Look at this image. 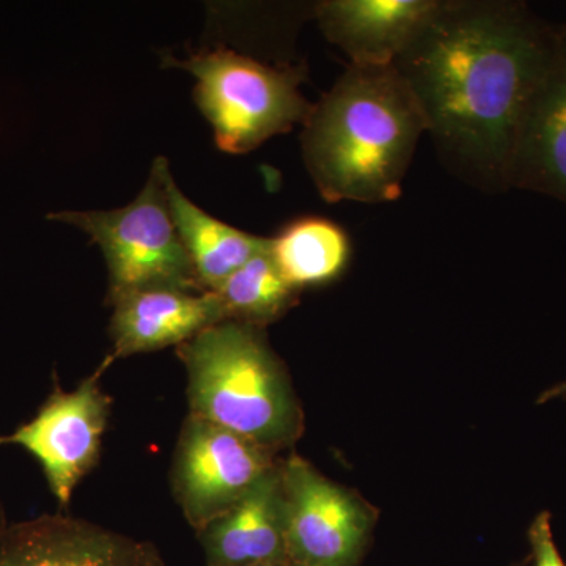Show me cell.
<instances>
[{"label":"cell","instance_id":"cell-1","mask_svg":"<svg viewBox=\"0 0 566 566\" xmlns=\"http://www.w3.org/2000/svg\"><path fill=\"white\" fill-rule=\"evenodd\" d=\"M556 31L524 2L441 0L395 61L439 159L460 180L512 189L521 123Z\"/></svg>","mask_w":566,"mask_h":566},{"label":"cell","instance_id":"cell-2","mask_svg":"<svg viewBox=\"0 0 566 566\" xmlns=\"http://www.w3.org/2000/svg\"><path fill=\"white\" fill-rule=\"evenodd\" d=\"M427 133L415 93L392 65H349L314 104L301 148L326 202L400 199L420 137Z\"/></svg>","mask_w":566,"mask_h":566},{"label":"cell","instance_id":"cell-3","mask_svg":"<svg viewBox=\"0 0 566 566\" xmlns=\"http://www.w3.org/2000/svg\"><path fill=\"white\" fill-rule=\"evenodd\" d=\"M189 415L251 439L270 452L303 434V411L264 327L222 322L177 348Z\"/></svg>","mask_w":566,"mask_h":566},{"label":"cell","instance_id":"cell-4","mask_svg":"<svg viewBox=\"0 0 566 566\" xmlns=\"http://www.w3.org/2000/svg\"><path fill=\"white\" fill-rule=\"evenodd\" d=\"M164 66L188 71L197 80L193 99L210 123L222 151L243 155L271 137L304 125L314 111L300 91L303 65L271 66L218 48L188 59H164Z\"/></svg>","mask_w":566,"mask_h":566},{"label":"cell","instance_id":"cell-5","mask_svg":"<svg viewBox=\"0 0 566 566\" xmlns=\"http://www.w3.org/2000/svg\"><path fill=\"white\" fill-rule=\"evenodd\" d=\"M163 156L132 203L109 211H61L51 221L77 227L102 249L109 271L107 304L145 290L203 293L175 227L163 181Z\"/></svg>","mask_w":566,"mask_h":566},{"label":"cell","instance_id":"cell-6","mask_svg":"<svg viewBox=\"0 0 566 566\" xmlns=\"http://www.w3.org/2000/svg\"><path fill=\"white\" fill-rule=\"evenodd\" d=\"M277 464L275 453L251 439L188 412L175 444L170 486L182 516L199 532Z\"/></svg>","mask_w":566,"mask_h":566},{"label":"cell","instance_id":"cell-7","mask_svg":"<svg viewBox=\"0 0 566 566\" xmlns=\"http://www.w3.org/2000/svg\"><path fill=\"white\" fill-rule=\"evenodd\" d=\"M285 543L296 566H357L374 515L303 457L281 461Z\"/></svg>","mask_w":566,"mask_h":566},{"label":"cell","instance_id":"cell-8","mask_svg":"<svg viewBox=\"0 0 566 566\" xmlns=\"http://www.w3.org/2000/svg\"><path fill=\"white\" fill-rule=\"evenodd\" d=\"M107 367L104 360L98 371L71 392L55 389L31 422L0 436V446H20L36 458L61 505L70 504L74 490L102 455L112 411V398L99 382Z\"/></svg>","mask_w":566,"mask_h":566},{"label":"cell","instance_id":"cell-9","mask_svg":"<svg viewBox=\"0 0 566 566\" xmlns=\"http://www.w3.org/2000/svg\"><path fill=\"white\" fill-rule=\"evenodd\" d=\"M0 566H166L151 542L63 515L7 526Z\"/></svg>","mask_w":566,"mask_h":566},{"label":"cell","instance_id":"cell-10","mask_svg":"<svg viewBox=\"0 0 566 566\" xmlns=\"http://www.w3.org/2000/svg\"><path fill=\"white\" fill-rule=\"evenodd\" d=\"M512 189L566 203V28L553 46L521 123L513 156Z\"/></svg>","mask_w":566,"mask_h":566},{"label":"cell","instance_id":"cell-11","mask_svg":"<svg viewBox=\"0 0 566 566\" xmlns=\"http://www.w3.org/2000/svg\"><path fill=\"white\" fill-rule=\"evenodd\" d=\"M112 353L106 363L134 354L180 346L208 327L226 322L216 293L145 290L111 305Z\"/></svg>","mask_w":566,"mask_h":566},{"label":"cell","instance_id":"cell-12","mask_svg":"<svg viewBox=\"0 0 566 566\" xmlns=\"http://www.w3.org/2000/svg\"><path fill=\"white\" fill-rule=\"evenodd\" d=\"M441 0H323L314 7L327 41L352 65H392Z\"/></svg>","mask_w":566,"mask_h":566},{"label":"cell","instance_id":"cell-13","mask_svg":"<svg viewBox=\"0 0 566 566\" xmlns=\"http://www.w3.org/2000/svg\"><path fill=\"white\" fill-rule=\"evenodd\" d=\"M207 566L290 560L285 543L281 461L248 494L197 532Z\"/></svg>","mask_w":566,"mask_h":566},{"label":"cell","instance_id":"cell-14","mask_svg":"<svg viewBox=\"0 0 566 566\" xmlns=\"http://www.w3.org/2000/svg\"><path fill=\"white\" fill-rule=\"evenodd\" d=\"M163 181L167 203L182 245L205 292H216L244 263L270 245L256 237L212 218L182 193L163 156Z\"/></svg>","mask_w":566,"mask_h":566},{"label":"cell","instance_id":"cell-15","mask_svg":"<svg viewBox=\"0 0 566 566\" xmlns=\"http://www.w3.org/2000/svg\"><path fill=\"white\" fill-rule=\"evenodd\" d=\"M270 251L283 277L303 292L337 281L352 262L353 244L337 222L305 216L270 238Z\"/></svg>","mask_w":566,"mask_h":566},{"label":"cell","instance_id":"cell-16","mask_svg":"<svg viewBox=\"0 0 566 566\" xmlns=\"http://www.w3.org/2000/svg\"><path fill=\"white\" fill-rule=\"evenodd\" d=\"M226 322L266 327L297 304L300 293L283 277L270 245L216 290Z\"/></svg>","mask_w":566,"mask_h":566},{"label":"cell","instance_id":"cell-17","mask_svg":"<svg viewBox=\"0 0 566 566\" xmlns=\"http://www.w3.org/2000/svg\"><path fill=\"white\" fill-rule=\"evenodd\" d=\"M528 542H531L534 566H566L554 542L549 513L542 512L535 517L528 528Z\"/></svg>","mask_w":566,"mask_h":566},{"label":"cell","instance_id":"cell-18","mask_svg":"<svg viewBox=\"0 0 566 566\" xmlns=\"http://www.w3.org/2000/svg\"><path fill=\"white\" fill-rule=\"evenodd\" d=\"M566 395V381L560 385L551 387L545 394L539 395L538 403H547L551 400H557V398L565 397Z\"/></svg>","mask_w":566,"mask_h":566},{"label":"cell","instance_id":"cell-19","mask_svg":"<svg viewBox=\"0 0 566 566\" xmlns=\"http://www.w3.org/2000/svg\"><path fill=\"white\" fill-rule=\"evenodd\" d=\"M7 526H9V524H7L6 521V513H3L2 505H0V536L6 532Z\"/></svg>","mask_w":566,"mask_h":566},{"label":"cell","instance_id":"cell-20","mask_svg":"<svg viewBox=\"0 0 566 566\" xmlns=\"http://www.w3.org/2000/svg\"><path fill=\"white\" fill-rule=\"evenodd\" d=\"M252 566H296L293 565L292 562H271V564H260V565H252Z\"/></svg>","mask_w":566,"mask_h":566}]
</instances>
